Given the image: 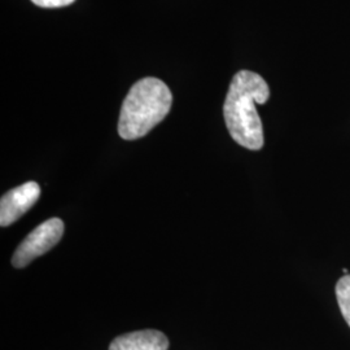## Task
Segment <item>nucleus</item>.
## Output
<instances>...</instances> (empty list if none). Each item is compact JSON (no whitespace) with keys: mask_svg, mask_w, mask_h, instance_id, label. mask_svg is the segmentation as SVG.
I'll list each match as a JSON object with an SVG mask.
<instances>
[{"mask_svg":"<svg viewBox=\"0 0 350 350\" xmlns=\"http://www.w3.org/2000/svg\"><path fill=\"white\" fill-rule=\"evenodd\" d=\"M270 88L262 77L250 70L234 75L224 105L227 130L238 144L250 150L263 147V129L256 104H265Z\"/></svg>","mask_w":350,"mask_h":350,"instance_id":"f257e3e1","label":"nucleus"},{"mask_svg":"<svg viewBox=\"0 0 350 350\" xmlns=\"http://www.w3.org/2000/svg\"><path fill=\"white\" fill-rule=\"evenodd\" d=\"M173 95L161 79L148 77L130 88L118 120V134L125 140L146 137L170 112Z\"/></svg>","mask_w":350,"mask_h":350,"instance_id":"f03ea898","label":"nucleus"},{"mask_svg":"<svg viewBox=\"0 0 350 350\" xmlns=\"http://www.w3.org/2000/svg\"><path fill=\"white\" fill-rule=\"evenodd\" d=\"M64 235V222L60 218H51L36 227L13 253L12 265L23 269L39 256L52 250Z\"/></svg>","mask_w":350,"mask_h":350,"instance_id":"7ed1b4c3","label":"nucleus"},{"mask_svg":"<svg viewBox=\"0 0 350 350\" xmlns=\"http://www.w3.org/2000/svg\"><path fill=\"white\" fill-rule=\"evenodd\" d=\"M37 182H27L8 191L0 200V225L7 227L20 219L39 199Z\"/></svg>","mask_w":350,"mask_h":350,"instance_id":"20e7f679","label":"nucleus"},{"mask_svg":"<svg viewBox=\"0 0 350 350\" xmlns=\"http://www.w3.org/2000/svg\"><path fill=\"white\" fill-rule=\"evenodd\" d=\"M169 340L160 331L144 329L114 338L109 350H167Z\"/></svg>","mask_w":350,"mask_h":350,"instance_id":"39448f33","label":"nucleus"},{"mask_svg":"<svg viewBox=\"0 0 350 350\" xmlns=\"http://www.w3.org/2000/svg\"><path fill=\"white\" fill-rule=\"evenodd\" d=\"M336 299L341 314L350 327V274L344 275L336 284Z\"/></svg>","mask_w":350,"mask_h":350,"instance_id":"423d86ee","label":"nucleus"},{"mask_svg":"<svg viewBox=\"0 0 350 350\" xmlns=\"http://www.w3.org/2000/svg\"><path fill=\"white\" fill-rule=\"evenodd\" d=\"M38 7L42 8H62L70 5L75 0H31Z\"/></svg>","mask_w":350,"mask_h":350,"instance_id":"0eeeda50","label":"nucleus"}]
</instances>
